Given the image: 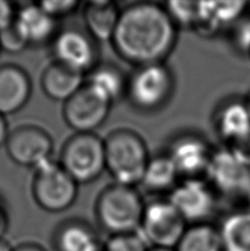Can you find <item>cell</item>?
<instances>
[{
    "label": "cell",
    "mask_w": 250,
    "mask_h": 251,
    "mask_svg": "<svg viewBox=\"0 0 250 251\" xmlns=\"http://www.w3.org/2000/svg\"><path fill=\"white\" fill-rule=\"evenodd\" d=\"M177 26L167 9L140 1L122 9L111 43L117 54L136 67L164 63L176 43Z\"/></svg>",
    "instance_id": "1"
},
{
    "label": "cell",
    "mask_w": 250,
    "mask_h": 251,
    "mask_svg": "<svg viewBox=\"0 0 250 251\" xmlns=\"http://www.w3.org/2000/svg\"><path fill=\"white\" fill-rule=\"evenodd\" d=\"M104 142L106 171L115 183L132 187L140 184L151 158L144 138L131 129L120 128L113 130Z\"/></svg>",
    "instance_id": "2"
},
{
    "label": "cell",
    "mask_w": 250,
    "mask_h": 251,
    "mask_svg": "<svg viewBox=\"0 0 250 251\" xmlns=\"http://www.w3.org/2000/svg\"><path fill=\"white\" fill-rule=\"evenodd\" d=\"M145 206L135 187L114 182L98 195L95 216L98 225L110 236L136 232L139 230Z\"/></svg>",
    "instance_id": "3"
},
{
    "label": "cell",
    "mask_w": 250,
    "mask_h": 251,
    "mask_svg": "<svg viewBox=\"0 0 250 251\" xmlns=\"http://www.w3.org/2000/svg\"><path fill=\"white\" fill-rule=\"evenodd\" d=\"M173 92V74L164 63L138 66L128 76L126 97L140 111L161 109L171 100Z\"/></svg>",
    "instance_id": "4"
},
{
    "label": "cell",
    "mask_w": 250,
    "mask_h": 251,
    "mask_svg": "<svg viewBox=\"0 0 250 251\" xmlns=\"http://www.w3.org/2000/svg\"><path fill=\"white\" fill-rule=\"evenodd\" d=\"M59 163L77 184L97 180L106 170L105 142L96 133H74L64 143Z\"/></svg>",
    "instance_id": "5"
},
{
    "label": "cell",
    "mask_w": 250,
    "mask_h": 251,
    "mask_svg": "<svg viewBox=\"0 0 250 251\" xmlns=\"http://www.w3.org/2000/svg\"><path fill=\"white\" fill-rule=\"evenodd\" d=\"M32 196L39 207L49 213H61L70 208L77 197L78 184L52 159L34 169Z\"/></svg>",
    "instance_id": "6"
},
{
    "label": "cell",
    "mask_w": 250,
    "mask_h": 251,
    "mask_svg": "<svg viewBox=\"0 0 250 251\" xmlns=\"http://www.w3.org/2000/svg\"><path fill=\"white\" fill-rule=\"evenodd\" d=\"M186 224L168 200H158L146 204L138 232L149 247L175 248Z\"/></svg>",
    "instance_id": "7"
},
{
    "label": "cell",
    "mask_w": 250,
    "mask_h": 251,
    "mask_svg": "<svg viewBox=\"0 0 250 251\" xmlns=\"http://www.w3.org/2000/svg\"><path fill=\"white\" fill-rule=\"evenodd\" d=\"M51 43L53 61L85 76L100 64L97 41L85 29L78 26L62 29Z\"/></svg>",
    "instance_id": "8"
},
{
    "label": "cell",
    "mask_w": 250,
    "mask_h": 251,
    "mask_svg": "<svg viewBox=\"0 0 250 251\" xmlns=\"http://www.w3.org/2000/svg\"><path fill=\"white\" fill-rule=\"evenodd\" d=\"M186 223L204 224L215 214L217 194L206 180H181L167 199Z\"/></svg>",
    "instance_id": "9"
},
{
    "label": "cell",
    "mask_w": 250,
    "mask_h": 251,
    "mask_svg": "<svg viewBox=\"0 0 250 251\" xmlns=\"http://www.w3.org/2000/svg\"><path fill=\"white\" fill-rule=\"evenodd\" d=\"M206 178L216 194L228 199L250 197V168L227 148L214 150Z\"/></svg>",
    "instance_id": "10"
},
{
    "label": "cell",
    "mask_w": 250,
    "mask_h": 251,
    "mask_svg": "<svg viewBox=\"0 0 250 251\" xmlns=\"http://www.w3.org/2000/svg\"><path fill=\"white\" fill-rule=\"evenodd\" d=\"M6 150L13 162L33 170L51 159L53 140L43 128L35 125H22L9 132Z\"/></svg>",
    "instance_id": "11"
},
{
    "label": "cell",
    "mask_w": 250,
    "mask_h": 251,
    "mask_svg": "<svg viewBox=\"0 0 250 251\" xmlns=\"http://www.w3.org/2000/svg\"><path fill=\"white\" fill-rule=\"evenodd\" d=\"M110 102L86 84L64 102L63 118L76 133H91L106 122Z\"/></svg>",
    "instance_id": "12"
},
{
    "label": "cell",
    "mask_w": 250,
    "mask_h": 251,
    "mask_svg": "<svg viewBox=\"0 0 250 251\" xmlns=\"http://www.w3.org/2000/svg\"><path fill=\"white\" fill-rule=\"evenodd\" d=\"M214 150L199 134L184 133L170 143L167 154L175 165L181 180H206Z\"/></svg>",
    "instance_id": "13"
},
{
    "label": "cell",
    "mask_w": 250,
    "mask_h": 251,
    "mask_svg": "<svg viewBox=\"0 0 250 251\" xmlns=\"http://www.w3.org/2000/svg\"><path fill=\"white\" fill-rule=\"evenodd\" d=\"M32 85L28 73L13 64L0 65V114L12 115L29 101Z\"/></svg>",
    "instance_id": "14"
},
{
    "label": "cell",
    "mask_w": 250,
    "mask_h": 251,
    "mask_svg": "<svg viewBox=\"0 0 250 251\" xmlns=\"http://www.w3.org/2000/svg\"><path fill=\"white\" fill-rule=\"evenodd\" d=\"M56 251H102L104 243L88 223L81 219H69L56 228L53 234Z\"/></svg>",
    "instance_id": "15"
},
{
    "label": "cell",
    "mask_w": 250,
    "mask_h": 251,
    "mask_svg": "<svg viewBox=\"0 0 250 251\" xmlns=\"http://www.w3.org/2000/svg\"><path fill=\"white\" fill-rule=\"evenodd\" d=\"M15 25L29 46H39L52 41L56 34V21L39 3H26L18 9Z\"/></svg>",
    "instance_id": "16"
},
{
    "label": "cell",
    "mask_w": 250,
    "mask_h": 251,
    "mask_svg": "<svg viewBox=\"0 0 250 251\" xmlns=\"http://www.w3.org/2000/svg\"><path fill=\"white\" fill-rule=\"evenodd\" d=\"M122 9L107 0H95L85 4L83 19L85 30L96 41H111L117 28Z\"/></svg>",
    "instance_id": "17"
},
{
    "label": "cell",
    "mask_w": 250,
    "mask_h": 251,
    "mask_svg": "<svg viewBox=\"0 0 250 251\" xmlns=\"http://www.w3.org/2000/svg\"><path fill=\"white\" fill-rule=\"evenodd\" d=\"M84 78L85 75L52 61L42 73V91L50 100L65 102L85 84Z\"/></svg>",
    "instance_id": "18"
},
{
    "label": "cell",
    "mask_w": 250,
    "mask_h": 251,
    "mask_svg": "<svg viewBox=\"0 0 250 251\" xmlns=\"http://www.w3.org/2000/svg\"><path fill=\"white\" fill-rule=\"evenodd\" d=\"M215 129L227 145L250 131V111L245 100H228L218 107Z\"/></svg>",
    "instance_id": "19"
},
{
    "label": "cell",
    "mask_w": 250,
    "mask_h": 251,
    "mask_svg": "<svg viewBox=\"0 0 250 251\" xmlns=\"http://www.w3.org/2000/svg\"><path fill=\"white\" fill-rule=\"evenodd\" d=\"M85 84L113 105L126 96L128 75L113 63H100L87 74Z\"/></svg>",
    "instance_id": "20"
},
{
    "label": "cell",
    "mask_w": 250,
    "mask_h": 251,
    "mask_svg": "<svg viewBox=\"0 0 250 251\" xmlns=\"http://www.w3.org/2000/svg\"><path fill=\"white\" fill-rule=\"evenodd\" d=\"M180 181L175 165L166 153L151 156L140 184L152 193H170Z\"/></svg>",
    "instance_id": "21"
},
{
    "label": "cell",
    "mask_w": 250,
    "mask_h": 251,
    "mask_svg": "<svg viewBox=\"0 0 250 251\" xmlns=\"http://www.w3.org/2000/svg\"><path fill=\"white\" fill-rule=\"evenodd\" d=\"M218 230L224 251H250V210L229 214Z\"/></svg>",
    "instance_id": "22"
},
{
    "label": "cell",
    "mask_w": 250,
    "mask_h": 251,
    "mask_svg": "<svg viewBox=\"0 0 250 251\" xmlns=\"http://www.w3.org/2000/svg\"><path fill=\"white\" fill-rule=\"evenodd\" d=\"M175 251H224L218 228L207 223L186 228Z\"/></svg>",
    "instance_id": "23"
},
{
    "label": "cell",
    "mask_w": 250,
    "mask_h": 251,
    "mask_svg": "<svg viewBox=\"0 0 250 251\" xmlns=\"http://www.w3.org/2000/svg\"><path fill=\"white\" fill-rule=\"evenodd\" d=\"M247 6L245 1H202L204 13L218 30L242 19Z\"/></svg>",
    "instance_id": "24"
},
{
    "label": "cell",
    "mask_w": 250,
    "mask_h": 251,
    "mask_svg": "<svg viewBox=\"0 0 250 251\" xmlns=\"http://www.w3.org/2000/svg\"><path fill=\"white\" fill-rule=\"evenodd\" d=\"M164 8L177 28L194 29L202 13V1H170Z\"/></svg>",
    "instance_id": "25"
},
{
    "label": "cell",
    "mask_w": 250,
    "mask_h": 251,
    "mask_svg": "<svg viewBox=\"0 0 250 251\" xmlns=\"http://www.w3.org/2000/svg\"><path fill=\"white\" fill-rule=\"evenodd\" d=\"M149 246L139 232L113 235L104 243L102 251H148Z\"/></svg>",
    "instance_id": "26"
},
{
    "label": "cell",
    "mask_w": 250,
    "mask_h": 251,
    "mask_svg": "<svg viewBox=\"0 0 250 251\" xmlns=\"http://www.w3.org/2000/svg\"><path fill=\"white\" fill-rule=\"evenodd\" d=\"M28 47V42L24 38V35L20 33V31L18 30L15 21L12 25L0 31L1 51H6L10 54H18V53L25 51Z\"/></svg>",
    "instance_id": "27"
},
{
    "label": "cell",
    "mask_w": 250,
    "mask_h": 251,
    "mask_svg": "<svg viewBox=\"0 0 250 251\" xmlns=\"http://www.w3.org/2000/svg\"><path fill=\"white\" fill-rule=\"evenodd\" d=\"M38 3L55 21L72 15L79 6L78 1L75 0H53V1L51 0V1H41Z\"/></svg>",
    "instance_id": "28"
},
{
    "label": "cell",
    "mask_w": 250,
    "mask_h": 251,
    "mask_svg": "<svg viewBox=\"0 0 250 251\" xmlns=\"http://www.w3.org/2000/svg\"><path fill=\"white\" fill-rule=\"evenodd\" d=\"M231 153L237 158L240 162L250 168V131L237 140L230 142L227 145Z\"/></svg>",
    "instance_id": "29"
},
{
    "label": "cell",
    "mask_w": 250,
    "mask_h": 251,
    "mask_svg": "<svg viewBox=\"0 0 250 251\" xmlns=\"http://www.w3.org/2000/svg\"><path fill=\"white\" fill-rule=\"evenodd\" d=\"M234 44L237 47L238 50L250 52V19L239 20L235 25L233 33Z\"/></svg>",
    "instance_id": "30"
},
{
    "label": "cell",
    "mask_w": 250,
    "mask_h": 251,
    "mask_svg": "<svg viewBox=\"0 0 250 251\" xmlns=\"http://www.w3.org/2000/svg\"><path fill=\"white\" fill-rule=\"evenodd\" d=\"M17 10L13 4L4 0H0V31L13 24Z\"/></svg>",
    "instance_id": "31"
},
{
    "label": "cell",
    "mask_w": 250,
    "mask_h": 251,
    "mask_svg": "<svg viewBox=\"0 0 250 251\" xmlns=\"http://www.w3.org/2000/svg\"><path fill=\"white\" fill-rule=\"evenodd\" d=\"M9 226V213L7 205L0 196V238H3Z\"/></svg>",
    "instance_id": "32"
},
{
    "label": "cell",
    "mask_w": 250,
    "mask_h": 251,
    "mask_svg": "<svg viewBox=\"0 0 250 251\" xmlns=\"http://www.w3.org/2000/svg\"><path fill=\"white\" fill-rule=\"evenodd\" d=\"M9 132L10 131H9V129H8V124L6 122V116L0 114V148L6 145Z\"/></svg>",
    "instance_id": "33"
},
{
    "label": "cell",
    "mask_w": 250,
    "mask_h": 251,
    "mask_svg": "<svg viewBox=\"0 0 250 251\" xmlns=\"http://www.w3.org/2000/svg\"><path fill=\"white\" fill-rule=\"evenodd\" d=\"M13 251H48L37 243H24L13 248Z\"/></svg>",
    "instance_id": "34"
},
{
    "label": "cell",
    "mask_w": 250,
    "mask_h": 251,
    "mask_svg": "<svg viewBox=\"0 0 250 251\" xmlns=\"http://www.w3.org/2000/svg\"><path fill=\"white\" fill-rule=\"evenodd\" d=\"M0 251H13V248L6 239L0 238Z\"/></svg>",
    "instance_id": "35"
},
{
    "label": "cell",
    "mask_w": 250,
    "mask_h": 251,
    "mask_svg": "<svg viewBox=\"0 0 250 251\" xmlns=\"http://www.w3.org/2000/svg\"><path fill=\"white\" fill-rule=\"evenodd\" d=\"M148 251H175L174 248H163V247H150Z\"/></svg>",
    "instance_id": "36"
},
{
    "label": "cell",
    "mask_w": 250,
    "mask_h": 251,
    "mask_svg": "<svg viewBox=\"0 0 250 251\" xmlns=\"http://www.w3.org/2000/svg\"><path fill=\"white\" fill-rule=\"evenodd\" d=\"M245 102H246V105H247L248 109H249V111H250V92L248 93V95H247V97H246V100H245Z\"/></svg>",
    "instance_id": "37"
},
{
    "label": "cell",
    "mask_w": 250,
    "mask_h": 251,
    "mask_svg": "<svg viewBox=\"0 0 250 251\" xmlns=\"http://www.w3.org/2000/svg\"><path fill=\"white\" fill-rule=\"evenodd\" d=\"M0 53H1V48H0Z\"/></svg>",
    "instance_id": "38"
},
{
    "label": "cell",
    "mask_w": 250,
    "mask_h": 251,
    "mask_svg": "<svg viewBox=\"0 0 250 251\" xmlns=\"http://www.w3.org/2000/svg\"><path fill=\"white\" fill-rule=\"evenodd\" d=\"M249 55H250V52H249Z\"/></svg>",
    "instance_id": "39"
}]
</instances>
